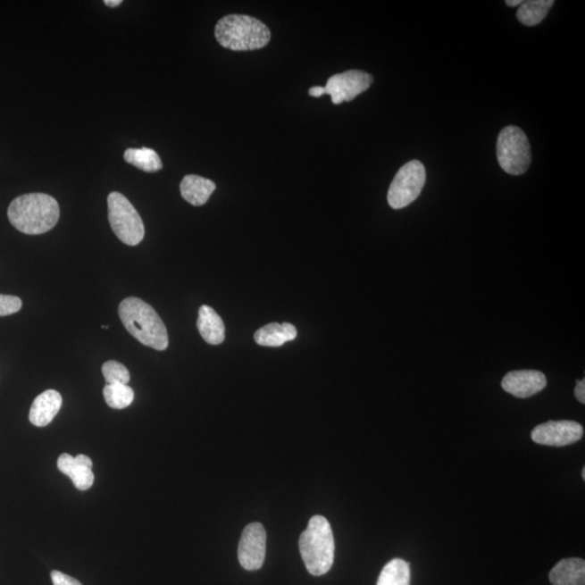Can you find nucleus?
Listing matches in <instances>:
<instances>
[{
    "mask_svg": "<svg viewBox=\"0 0 585 585\" xmlns=\"http://www.w3.org/2000/svg\"><path fill=\"white\" fill-rule=\"evenodd\" d=\"M60 207L57 200L44 193L20 196L8 208L10 223L20 232L38 236L57 225Z\"/></svg>",
    "mask_w": 585,
    "mask_h": 585,
    "instance_id": "f257e3e1",
    "label": "nucleus"
},
{
    "mask_svg": "<svg viewBox=\"0 0 585 585\" xmlns=\"http://www.w3.org/2000/svg\"><path fill=\"white\" fill-rule=\"evenodd\" d=\"M119 314L127 330L141 344L155 350L169 347V333L154 307L137 297L120 304Z\"/></svg>",
    "mask_w": 585,
    "mask_h": 585,
    "instance_id": "f03ea898",
    "label": "nucleus"
},
{
    "mask_svg": "<svg viewBox=\"0 0 585 585\" xmlns=\"http://www.w3.org/2000/svg\"><path fill=\"white\" fill-rule=\"evenodd\" d=\"M217 42L233 52L262 49L271 42L267 25L247 14H229L215 28Z\"/></svg>",
    "mask_w": 585,
    "mask_h": 585,
    "instance_id": "7ed1b4c3",
    "label": "nucleus"
},
{
    "mask_svg": "<svg viewBox=\"0 0 585 585\" xmlns=\"http://www.w3.org/2000/svg\"><path fill=\"white\" fill-rule=\"evenodd\" d=\"M299 549L307 571L313 576H323L334 563L335 542L327 518L313 516L299 538Z\"/></svg>",
    "mask_w": 585,
    "mask_h": 585,
    "instance_id": "20e7f679",
    "label": "nucleus"
},
{
    "mask_svg": "<svg viewBox=\"0 0 585 585\" xmlns=\"http://www.w3.org/2000/svg\"><path fill=\"white\" fill-rule=\"evenodd\" d=\"M109 221L112 230L126 246L136 247L144 240L145 225L129 198L120 192L108 196Z\"/></svg>",
    "mask_w": 585,
    "mask_h": 585,
    "instance_id": "39448f33",
    "label": "nucleus"
},
{
    "mask_svg": "<svg viewBox=\"0 0 585 585\" xmlns=\"http://www.w3.org/2000/svg\"><path fill=\"white\" fill-rule=\"evenodd\" d=\"M498 164L507 174L522 175L531 164V145L525 132L517 126H507L500 132L497 144Z\"/></svg>",
    "mask_w": 585,
    "mask_h": 585,
    "instance_id": "423d86ee",
    "label": "nucleus"
},
{
    "mask_svg": "<svg viewBox=\"0 0 585 585\" xmlns=\"http://www.w3.org/2000/svg\"><path fill=\"white\" fill-rule=\"evenodd\" d=\"M426 182L425 167L420 161H411L397 172L390 183L388 200L394 210H401L420 196Z\"/></svg>",
    "mask_w": 585,
    "mask_h": 585,
    "instance_id": "0eeeda50",
    "label": "nucleus"
},
{
    "mask_svg": "<svg viewBox=\"0 0 585 585\" xmlns=\"http://www.w3.org/2000/svg\"><path fill=\"white\" fill-rule=\"evenodd\" d=\"M373 83V78L364 71L351 70L330 76L325 86V94L330 96L334 104L351 101L364 93Z\"/></svg>",
    "mask_w": 585,
    "mask_h": 585,
    "instance_id": "6e6552de",
    "label": "nucleus"
},
{
    "mask_svg": "<svg viewBox=\"0 0 585 585\" xmlns=\"http://www.w3.org/2000/svg\"><path fill=\"white\" fill-rule=\"evenodd\" d=\"M266 531L262 523L253 522L247 526L238 544V562L247 571H258L266 556Z\"/></svg>",
    "mask_w": 585,
    "mask_h": 585,
    "instance_id": "1a4fd4ad",
    "label": "nucleus"
},
{
    "mask_svg": "<svg viewBox=\"0 0 585 585\" xmlns=\"http://www.w3.org/2000/svg\"><path fill=\"white\" fill-rule=\"evenodd\" d=\"M583 427L574 421H549L538 425L531 432L536 444L564 447L574 444L583 437Z\"/></svg>",
    "mask_w": 585,
    "mask_h": 585,
    "instance_id": "9d476101",
    "label": "nucleus"
},
{
    "mask_svg": "<svg viewBox=\"0 0 585 585\" xmlns=\"http://www.w3.org/2000/svg\"><path fill=\"white\" fill-rule=\"evenodd\" d=\"M546 375L540 371H513L502 380V389L517 398H529L547 388Z\"/></svg>",
    "mask_w": 585,
    "mask_h": 585,
    "instance_id": "9b49d317",
    "label": "nucleus"
},
{
    "mask_svg": "<svg viewBox=\"0 0 585 585\" xmlns=\"http://www.w3.org/2000/svg\"><path fill=\"white\" fill-rule=\"evenodd\" d=\"M58 468L64 475L72 480L79 490L90 489L94 485L93 461L88 455H79L73 457L68 454L60 455Z\"/></svg>",
    "mask_w": 585,
    "mask_h": 585,
    "instance_id": "f8f14e48",
    "label": "nucleus"
},
{
    "mask_svg": "<svg viewBox=\"0 0 585 585\" xmlns=\"http://www.w3.org/2000/svg\"><path fill=\"white\" fill-rule=\"evenodd\" d=\"M63 405V397L57 390L48 389L35 398L29 410V421L35 426L45 427L52 423Z\"/></svg>",
    "mask_w": 585,
    "mask_h": 585,
    "instance_id": "ddd939ff",
    "label": "nucleus"
},
{
    "mask_svg": "<svg viewBox=\"0 0 585 585\" xmlns=\"http://www.w3.org/2000/svg\"><path fill=\"white\" fill-rule=\"evenodd\" d=\"M197 329L203 339L210 345H221L225 340V324L221 315L210 306L198 310Z\"/></svg>",
    "mask_w": 585,
    "mask_h": 585,
    "instance_id": "4468645a",
    "label": "nucleus"
},
{
    "mask_svg": "<svg viewBox=\"0 0 585 585\" xmlns=\"http://www.w3.org/2000/svg\"><path fill=\"white\" fill-rule=\"evenodd\" d=\"M215 190V182L196 175H188L180 183L181 196L193 206L205 205Z\"/></svg>",
    "mask_w": 585,
    "mask_h": 585,
    "instance_id": "2eb2a0df",
    "label": "nucleus"
},
{
    "mask_svg": "<svg viewBox=\"0 0 585 585\" xmlns=\"http://www.w3.org/2000/svg\"><path fill=\"white\" fill-rule=\"evenodd\" d=\"M553 585H584L585 562L582 558H566L559 562L549 572Z\"/></svg>",
    "mask_w": 585,
    "mask_h": 585,
    "instance_id": "dca6fc26",
    "label": "nucleus"
},
{
    "mask_svg": "<svg viewBox=\"0 0 585 585\" xmlns=\"http://www.w3.org/2000/svg\"><path fill=\"white\" fill-rule=\"evenodd\" d=\"M297 337V330L291 323H271L259 329L254 338L255 342L266 347H280L288 342H291Z\"/></svg>",
    "mask_w": 585,
    "mask_h": 585,
    "instance_id": "f3484780",
    "label": "nucleus"
},
{
    "mask_svg": "<svg viewBox=\"0 0 585 585\" xmlns=\"http://www.w3.org/2000/svg\"><path fill=\"white\" fill-rule=\"evenodd\" d=\"M553 4V0H528V2H522L517 12V18L523 25L534 27V25L540 24L546 19Z\"/></svg>",
    "mask_w": 585,
    "mask_h": 585,
    "instance_id": "a211bd4d",
    "label": "nucleus"
},
{
    "mask_svg": "<svg viewBox=\"0 0 585 585\" xmlns=\"http://www.w3.org/2000/svg\"><path fill=\"white\" fill-rule=\"evenodd\" d=\"M124 160L137 169L146 172H155L162 170L161 157L155 150L149 147L141 149H127L124 154Z\"/></svg>",
    "mask_w": 585,
    "mask_h": 585,
    "instance_id": "6ab92c4d",
    "label": "nucleus"
},
{
    "mask_svg": "<svg viewBox=\"0 0 585 585\" xmlns=\"http://www.w3.org/2000/svg\"><path fill=\"white\" fill-rule=\"evenodd\" d=\"M378 585H410V566L404 559L390 561L381 571Z\"/></svg>",
    "mask_w": 585,
    "mask_h": 585,
    "instance_id": "aec40b11",
    "label": "nucleus"
},
{
    "mask_svg": "<svg viewBox=\"0 0 585 585\" xmlns=\"http://www.w3.org/2000/svg\"><path fill=\"white\" fill-rule=\"evenodd\" d=\"M106 405L112 409L121 410L132 404L135 398L134 390L129 385L106 384L104 389Z\"/></svg>",
    "mask_w": 585,
    "mask_h": 585,
    "instance_id": "412c9836",
    "label": "nucleus"
},
{
    "mask_svg": "<svg viewBox=\"0 0 585 585\" xmlns=\"http://www.w3.org/2000/svg\"><path fill=\"white\" fill-rule=\"evenodd\" d=\"M103 374L106 384H129L130 380V371L127 370L124 364L117 363V361H106L103 365Z\"/></svg>",
    "mask_w": 585,
    "mask_h": 585,
    "instance_id": "4be33fe9",
    "label": "nucleus"
},
{
    "mask_svg": "<svg viewBox=\"0 0 585 585\" xmlns=\"http://www.w3.org/2000/svg\"><path fill=\"white\" fill-rule=\"evenodd\" d=\"M22 308V300L12 295L0 294V317L13 314Z\"/></svg>",
    "mask_w": 585,
    "mask_h": 585,
    "instance_id": "5701e85b",
    "label": "nucleus"
},
{
    "mask_svg": "<svg viewBox=\"0 0 585 585\" xmlns=\"http://www.w3.org/2000/svg\"><path fill=\"white\" fill-rule=\"evenodd\" d=\"M52 580L54 585H83L79 580H76L72 577L68 576L58 571H54L52 572Z\"/></svg>",
    "mask_w": 585,
    "mask_h": 585,
    "instance_id": "b1692460",
    "label": "nucleus"
},
{
    "mask_svg": "<svg viewBox=\"0 0 585 585\" xmlns=\"http://www.w3.org/2000/svg\"><path fill=\"white\" fill-rule=\"evenodd\" d=\"M574 395H576L579 403L585 404V380H578L576 389H574Z\"/></svg>",
    "mask_w": 585,
    "mask_h": 585,
    "instance_id": "393cba45",
    "label": "nucleus"
},
{
    "mask_svg": "<svg viewBox=\"0 0 585 585\" xmlns=\"http://www.w3.org/2000/svg\"><path fill=\"white\" fill-rule=\"evenodd\" d=\"M309 95L315 96V98H319V96L325 95V88H320V86H315V88L309 89Z\"/></svg>",
    "mask_w": 585,
    "mask_h": 585,
    "instance_id": "a878e982",
    "label": "nucleus"
},
{
    "mask_svg": "<svg viewBox=\"0 0 585 585\" xmlns=\"http://www.w3.org/2000/svg\"><path fill=\"white\" fill-rule=\"evenodd\" d=\"M104 4L108 7L115 8L119 7L120 4H123V2H121V0H105Z\"/></svg>",
    "mask_w": 585,
    "mask_h": 585,
    "instance_id": "bb28decb",
    "label": "nucleus"
},
{
    "mask_svg": "<svg viewBox=\"0 0 585 585\" xmlns=\"http://www.w3.org/2000/svg\"><path fill=\"white\" fill-rule=\"evenodd\" d=\"M506 4L508 7H516L522 4V0H507Z\"/></svg>",
    "mask_w": 585,
    "mask_h": 585,
    "instance_id": "cd10ccee",
    "label": "nucleus"
},
{
    "mask_svg": "<svg viewBox=\"0 0 585 585\" xmlns=\"http://www.w3.org/2000/svg\"><path fill=\"white\" fill-rule=\"evenodd\" d=\"M582 478H583V481H585V468L584 467H583V470H582Z\"/></svg>",
    "mask_w": 585,
    "mask_h": 585,
    "instance_id": "c85d7f7f",
    "label": "nucleus"
},
{
    "mask_svg": "<svg viewBox=\"0 0 585 585\" xmlns=\"http://www.w3.org/2000/svg\"><path fill=\"white\" fill-rule=\"evenodd\" d=\"M103 329H104V330H108L109 327H108V325H104Z\"/></svg>",
    "mask_w": 585,
    "mask_h": 585,
    "instance_id": "c756f323",
    "label": "nucleus"
}]
</instances>
